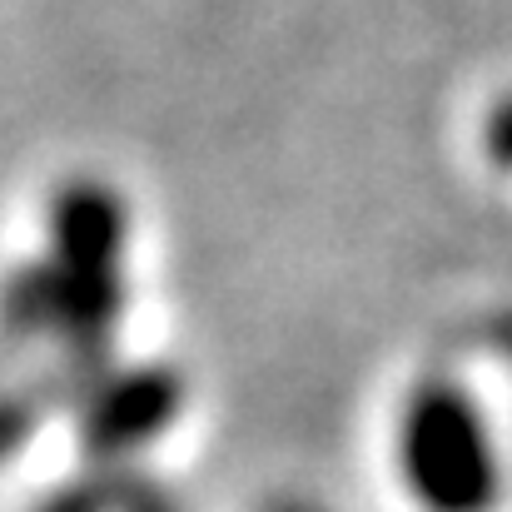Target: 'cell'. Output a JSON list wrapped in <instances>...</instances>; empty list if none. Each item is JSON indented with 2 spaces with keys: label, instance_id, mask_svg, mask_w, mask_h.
I'll return each instance as SVG.
<instances>
[{
  "label": "cell",
  "instance_id": "obj_1",
  "mask_svg": "<svg viewBox=\"0 0 512 512\" xmlns=\"http://www.w3.org/2000/svg\"><path fill=\"white\" fill-rule=\"evenodd\" d=\"M125 204L100 179H70L50 204V259L10 284L15 329H55L75 363L95 368L120 314Z\"/></svg>",
  "mask_w": 512,
  "mask_h": 512
},
{
  "label": "cell",
  "instance_id": "obj_2",
  "mask_svg": "<svg viewBox=\"0 0 512 512\" xmlns=\"http://www.w3.org/2000/svg\"><path fill=\"white\" fill-rule=\"evenodd\" d=\"M398 473L423 512H493L503 463L483 408L453 378H423L398 413Z\"/></svg>",
  "mask_w": 512,
  "mask_h": 512
},
{
  "label": "cell",
  "instance_id": "obj_4",
  "mask_svg": "<svg viewBox=\"0 0 512 512\" xmlns=\"http://www.w3.org/2000/svg\"><path fill=\"white\" fill-rule=\"evenodd\" d=\"M35 512H105V503H100L95 488H70V493H55L45 508H35Z\"/></svg>",
  "mask_w": 512,
  "mask_h": 512
},
{
  "label": "cell",
  "instance_id": "obj_3",
  "mask_svg": "<svg viewBox=\"0 0 512 512\" xmlns=\"http://www.w3.org/2000/svg\"><path fill=\"white\" fill-rule=\"evenodd\" d=\"M179 403H184V383L174 368H125V373L105 378L100 388H90L80 438H85L90 458H100V463L130 458L135 448H145L150 438H160L170 428Z\"/></svg>",
  "mask_w": 512,
  "mask_h": 512
},
{
  "label": "cell",
  "instance_id": "obj_5",
  "mask_svg": "<svg viewBox=\"0 0 512 512\" xmlns=\"http://www.w3.org/2000/svg\"><path fill=\"white\" fill-rule=\"evenodd\" d=\"M269 512H314V508H304V503H279V508H269Z\"/></svg>",
  "mask_w": 512,
  "mask_h": 512
}]
</instances>
